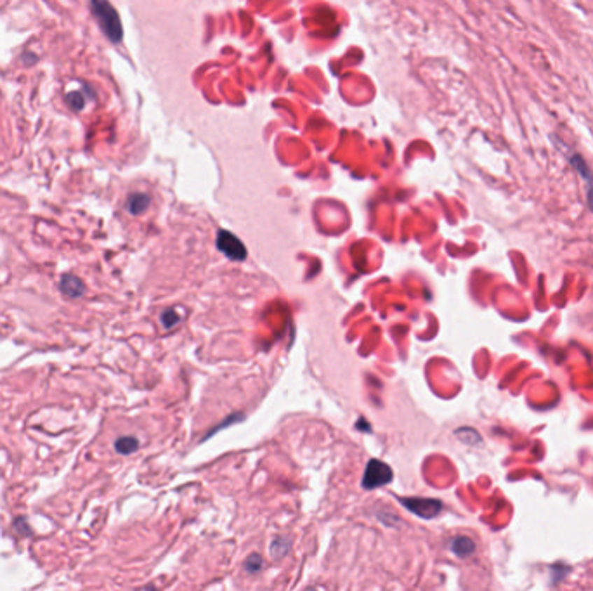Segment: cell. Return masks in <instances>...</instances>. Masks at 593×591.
<instances>
[{
	"instance_id": "6da1fadb",
	"label": "cell",
	"mask_w": 593,
	"mask_h": 591,
	"mask_svg": "<svg viewBox=\"0 0 593 591\" xmlns=\"http://www.w3.org/2000/svg\"><path fill=\"white\" fill-rule=\"evenodd\" d=\"M90 11L106 39L113 43L122 42L123 27L115 7L108 0H90Z\"/></svg>"
},
{
	"instance_id": "7a4b0ae2",
	"label": "cell",
	"mask_w": 593,
	"mask_h": 591,
	"mask_svg": "<svg viewBox=\"0 0 593 591\" xmlns=\"http://www.w3.org/2000/svg\"><path fill=\"white\" fill-rule=\"evenodd\" d=\"M392 479H394V472L387 463L380 461V459H370L365 475H363V487L371 491V489L380 486H387Z\"/></svg>"
},
{
	"instance_id": "3957f363",
	"label": "cell",
	"mask_w": 593,
	"mask_h": 591,
	"mask_svg": "<svg viewBox=\"0 0 593 591\" xmlns=\"http://www.w3.org/2000/svg\"><path fill=\"white\" fill-rule=\"evenodd\" d=\"M217 248L231 260L242 262L246 258V248L242 243V239L232 235V232L224 231V229L217 232Z\"/></svg>"
},
{
	"instance_id": "277c9868",
	"label": "cell",
	"mask_w": 593,
	"mask_h": 591,
	"mask_svg": "<svg viewBox=\"0 0 593 591\" xmlns=\"http://www.w3.org/2000/svg\"><path fill=\"white\" fill-rule=\"evenodd\" d=\"M401 503L421 519H434L442 510V503L439 499L431 498H401Z\"/></svg>"
},
{
	"instance_id": "5b68a950",
	"label": "cell",
	"mask_w": 593,
	"mask_h": 591,
	"mask_svg": "<svg viewBox=\"0 0 593 591\" xmlns=\"http://www.w3.org/2000/svg\"><path fill=\"white\" fill-rule=\"evenodd\" d=\"M569 163H571V167L576 170L578 175L583 179L585 186H587L588 207H590V210H593V170L590 169V165L587 163V160H585L581 155H578V153H574V155L569 156Z\"/></svg>"
},
{
	"instance_id": "8992f818",
	"label": "cell",
	"mask_w": 593,
	"mask_h": 591,
	"mask_svg": "<svg viewBox=\"0 0 593 591\" xmlns=\"http://www.w3.org/2000/svg\"><path fill=\"white\" fill-rule=\"evenodd\" d=\"M60 288H61V291H63V293L70 298H78V297H82L83 293H85V286H83L82 279H78L74 274L63 276V278H61Z\"/></svg>"
},
{
	"instance_id": "52a82bcc",
	"label": "cell",
	"mask_w": 593,
	"mask_h": 591,
	"mask_svg": "<svg viewBox=\"0 0 593 591\" xmlns=\"http://www.w3.org/2000/svg\"><path fill=\"white\" fill-rule=\"evenodd\" d=\"M449 546L451 552L460 558L470 557L475 552V543L470 538H467V536H456V538L451 539Z\"/></svg>"
},
{
	"instance_id": "ba28073f",
	"label": "cell",
	"mask_w": 593,
	"mask_h": 591,
	"mask_svg": "<svg viewBox=\"0 0 593 591\" xmlns=\"http://www.w3.org/2000/svg\"><path fill=\"white\" fill-rule=\"evenodd\" d=\"M149 203H151V198H149L148 195H144V193H134V195H130L129 200H127V210L132 215H141L148 210Z\"/></svg>"
},
{
	"instance_id": "9c48e42d",
	"label": "cell",
	"mask_w": 593,
	"mask_h": 591,
	"mask_svg": "<svg viewBox=\"0 0 593 591\" xmlns=\"http://www.w3.org/2000/svg\"><path fill=\"white\" fill-rule=\"evenodd\" d=\"M137 447H139V440L132 436L120 437L115 443V450L116 452H120V454H132L134 451H137Z\"/></svg>"
},
{
	"instance_id": "30bf717a",
	"label": "cell",
	"mask_w": 593,
	"mask_h": 591,
	"mask_svg": "<svg viewBox=\"0 0 593 591\" xmlns=\"http://www.w3.org/2000/svg\"><path fill=\"white\" fill-rule=\"evenodd\" d=\"M67 103L71 106L74 111H82V109L85 108V96H83L80 90H74V92H70L67 96Z\"/></svg>"
},
{
	"instance_id": "8fae6325",
	"label": "cell",
	"mask_w": 593,
	"mask_h": 591,
	"mask_svg": "<svg viewBox=\"0 0 593 591\" xmlns=\"http://www.w3.org/2000/svg\"><path fill=\"white\" fill-rule=\"evenodd\" d=\"M288 548H290V541L283 543L281 538L274 539V541H272V546H271L272 557L281 558L283 555H286V553H288Z\"/></svg>"
},
{
	"instance_id": "7c38bea8",
	"label": "cell",
	"mask_w": 593,
	"mask_h": 591,
	"mask_svg": "<svg viewBox=\"0 0 593 591\" xmlns=\"http://www.w3.org/2000/svg\"><path fill=\"white\" fill-rule=\"evenodd\" d=\"M245 569H246V572H250V574H253V572L260 571V569H262V558H260V555H250L249 558H246Z\"/></svg>"
},
{
	"instance_id": "4fadbf2b",
	"label": "cell",
	"mask_w": 593,
	"mask_h": 591,
	"mask_svg": "<svg viewBox=\"0 0 593 591\" xmlns=\"http://www.w3.org/2000/svg\"><path fill=\"white\" fill-rule=\"evenodd\" d=\"M179 321H181V317L176 316V312H174V311H165V312L162 314V323H163V326H165V328L176 326V324L179 323Z\"/></svg>"
},
{
	"instance_id": "5bb4252c",
	"label": "cell",
	"mask_w": 593,
	"mask_h": 591,
	"mask_svg": "<svg viewBox=\"0 0 593 591\" xmlns=\"http://www.w3.org/2000/svg\"><path fill=\"white\" fill-rule=\"evenodd\" d=\"M14 527H16V531H20L21 534H30V527H28V524L25 522V519H16L14 522Z\"/></svg>"
}]
</instances>
